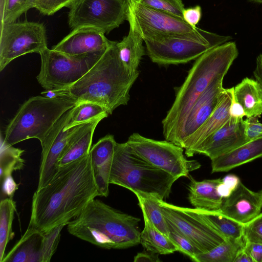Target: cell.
Returning a JSON list of instances; mask_svg holds the SVG:
<instances>
[{"instance_id":"29","label":"cell","mask_w":262,"mask_h":262,"mask_svg":"<svg viewBox=\"0 0 262 262\" xmlns=\"http://www.w3.org/2000/svg\"><path fill=\"white\" fill-rule=\"evenodd\" d=\"M243 237L237 239H227L212 250L197 254L195 262H234L238 253L244 248Z\"/></svg>"},{"instance_id":"46","label":"cell","mask_w":262,"mask_h":262,"mask_svg":"<svg viewBox=\"0 0 262 262\" xmlns=\"http://www.w3.org/2000/svg\"><path fill=\"white\" fill-rule=\"evenodd\" d=\"M159 254L148 251L138 253L134 258V262H160Z\"/></svg>"},{"instance_id":"19","label":"cell","mask_w":262,"mask_h":262,"mask_svg":"<svg viewBox=\"0 0 262 262\" xmlns=\"http://www.w3.org/2000/svg\"><path fill=\"white\" fill-rule=\"evenodd\" d=\"M116 144L114 136L107 135L91 147L89 152L94 179L101 196L107 197L109 194L110 175Z\"/></svg>"},{"instance_id":"11","label":"cell","mask_w":262,"mask_h":262,"mask_svg":"<svg viewBox=\"0 0 262 262\" xmlns=\"http://www.w3.org/2000/svg\"><path fill=\"white\" fill-rule=\"evenodd\" d=\"M0 71L15 58L31 53L40 54L47 47L42 23L12 22L0 25Z\"/></svg>"},{"instance_id":"14","label":"cell","mask_w":262,"mask_h":262,"mask_svg":"<svg viewBox=\"0 0 262 262\" xmlns=\"http://www.w3.org/2000/svg\"><path fill=\"white\" fill-rule=\"evenodd\" d=\"M72 108L66 112L57 121L42 142L41 158L37 189L46 185L58 172V161L67 143L73 127L65 128Z\"/></svg>"},{"instance_id":"35","label":"cell","mask_w":262,"mask_h":262,"mask_svg":"<svg viewBox=\"0 0 262 262\" xmlns=\"http://www.w3.org/2000/svg\"><path fill=\"white\" fill-rule=\"evenodd\" d=\"M165 219L169 229V238L178 247L179 252L187 256L194 261L196 255L201 253L200 251L170 221L166 218Z\"/></svg>"},{"instance_id":"27","label":"cell","mask_w":262,"mask_h":262,"mask_svg":"<svg viewBox=\"0 0 262 262\" xmlns=\"http://www.w3.org/2000/svg\"><path fill=\"white\" fill-rule=\"evenodd\" d=\"M234 93L247 117H260L262 114V88L256 80L244 78L234 87Z\"/></svg>"},{"instance_id":"28","label":"cell","mask_w":262,"mask_h":262,"mask_svg":"<svg viewBox=\"0 0 262 262\" xmlns=\"http://www.w3.org/2000/svg\"><path fill=\"white\" fill-rule=\"evenodd\" d=\"M144 227L141 232L140 244L148 252L162 255L172 254L179 251L178 247L169 238L158 230L142 212Z\"/></svg>"},{"instance_id":"39","label":"cell","mask_w":262,"mask_h":262,"mask_svg":"<svg viewBox=\"0 0 262 262\" xmlns=\"http://www.w3.org/2000/svg\"><path fill=\"white\" fill-rule=\"evenodd\" d=\"M75 0H37L35 9L40 13L51 15L63 7H69Z\"/></svg>"},{"instance_id":"25","label":"cell","mask_w":262,"mask_h":262,"mask_svg":"<svg viewBox=\"0 0 262 262\" xmlns=\"http://www.w3.org/2000/svg\"><path fill=\"white\" fill-rule=\"evenodd\" d=\"M128 23L129 30L127 35L121 41L117 42L116 45L120 60L125 71L133 75L139 72V65L145 53L143 38L133 24Z\"/></svg>"},{"instance_id":"2","label":"cell","mask_w":262,"mask_h":262,"mask_svg":"<svg viewBox=\"0 0 262 262\" xmlns=\"http://www.w3.org/2000/svg\"><path fill=\"white\" fill-rule=\"evenodd\" d=\"M116 44L112 41L94 66L74 84L63 89L45 90L42 94L49 98L66 96L78 102L95 103L104 107L108 114L118 106L127 105L130 90L139 72L133 75L127 73Z\"/></svg>"},{"instance_id":"45","label":"cell","mask_w":262,"mask_h":262,"mask_svg":"<svg viewBox=\"0 0 262 262\" xmlns=\"http://www.w3.org/2000/svg\"><path fill=\"white\" fill-rule=\"evenodd\" d=\"M1 182L3 193L7 195L8 198H12L14 193L18 189V185L12 176L6 178Z\"/></svg>"},{"instance_id":"38","label":"cell","mask_w":262,"mask_h":262,"mask_svg":"<svg viewBox=\"0 0 262 262\" xmlns=\"http://www.w3.org/2000/svg\"><path fill=\"white\" fill-rule=\"evenodd\" d=\"M243 236L246 242L262 244V213L244 225Z\"/></svg>"},{"instance_id":"5","label":"cell","mask_w":262,"mask_h":262,"mask_svg":"<svg viewBox=\"0 0 262 262\" xmlns=\"http://www.w3.org/2000/svg\"><path fill=\"white\" fill-rule=\"evenodd\" d=\"M178 179L137 155L126 142L117 143L110 175V184L120 186L133 193L164 200Z\"/></svg>"},{"instance_id":"10","label":"cell","mask_w":262,"mask_h":262,"mask_svg":"<svg viewBox=\"0 0 262 262\" xmlns=\"http://www.w3.org/2000/svg\"><path fill=\"white\" fill-rule=\"evenodd\" d=\"M127 0H75L69 7L68 24L73 30L93 27L109 33L127 20Z\"/></svg>"},{"instance_id":"6","label":"cell","mask_w":262,"mask_h":262,"mask_svg":"<svg viewBox=\"0 0 262 262\" xmlns=\"http://www.w3.org/2000/svg\"><path fill=\"white\" fill-rule=\"evenodd\" d=\"M78 102L66 96L32 97L19 108L1 139L9 146L31 138L37 139L41 143L60 117Z\"/></svg>"},{"instance_id":"24","label":"cell","mask_w":262,"mask_h":262,"mask_svg":"<svg viewBox=\"0 0 262 262\" xmlns=\"http://www.w3.org/2000/svg\"><path fill=\"white\" fill-rule=\"evenodd\" d=\"M188 199L194 208L210 211H219L223 199L217 191L221 179L196 181L189 177Z\"/></svg>"},{"instance_id":"33","label":"cell","mask_w":262,"mask_h":262,"mask_svg":"<svg viewBox=\"0 0 262 262\" xmlns=\"http://www.w3.org/2000/svg\"><path fill=\"white\" fill-rule=\"evenodd\" d=\"M142 212L146 214L154 226L160 232L168 236L169 229L167 221L161 210L158 198L151 195L136 193Z\"/></svg>"},{"instance_id":"41","label":"cell","mask_w":262,"mask_h":262,"mask_svg":"<svg viewBox=\"0 0 262 262\" xmlns=\"http://www.w3.org/2000/svg\"><path fill=\"white\" fill-rule=\"evenodd\" d=\"M258 117H247L244 120V133L247 142L262 137V123Z\"/></svg>"},{"instance_id":"31","label":"cell","mask_w":262,"mask_h":262,"mask_svg":"<svg viewBox=\"0 0 262 262\" xmlns=\"http://www.w3.org/2000/svg\"><path fill=\"white\" fill-rule=\"evenodd\" d=\"M108 115L106 109L98 104L88 101L79 102L72 108L71 115L65 128H70L101 116L107 117Z\"/></svg>"},{"instance_id":"15","label":"cell","mask_w":262,"mask_h":262,"mask_svg":"<svg viewBox=\"0 0 262 262\" xmlns=\"http://www.w3.org/2000/svg\"><path fill=\"white\" fill-rule=\"evenodd\" d=\"M224 76L214 78L196 100L188 113L177 137L174 144L182 147L185 140L195 133L213 112L225 90Z\"/></svg>"},{"instance_id":"21","label":"cell","mask_w":262,"mask_h":262,"mask_svg":"<svg viewBox=\"0 0 262 262\" xmlns=\"http://www.w3.org/2000/svg\"><path fill=\"white\" fill-rule=\"evenodd\" d=\"M105 116L73 127L67 143L58 161L59 167H63L88 155L90 152L94 131Z\"/></svg>"},{"instance_id":"44","label":"cell","mask_w":262,"mask_h":262,"mask_svg":"<svg viewBox=\"0 0 262 262\" xmlns=\"http://www.w3.org/2000/svg\"><path fill=\"white\" fill-rule=\"evenodd\" d=\"M229 113L230 116L235 119H243L244 116L246 117L243 107L235 98L234 87H233L232 91V98L229 108Z\"/></svg>"},{"instance_id":"7","label":"cell","mask_w":262,"mask_h":262,"mask_svg":"<svg viewBox=\"0 0 262 262\" xmlns=\"http://www.w3.org/2000/svg\"><path fill=\"white\" fill-rule=\"evenodd\" d=\"M127 20L133 24L144 40L178 38L216 47L232 38L192 27L184 19L128 0Z\"/></svg>"},{"instance_id":"37","label":"cell","mask_w":262,"mask_h":262,"mask_svg":"<svg viewBox=\"0 0 262 262\" xmlns=\"http://www.w3.org/2000/svg\"><path fill=\"white\" fill-rule=\"evenodd\" d=\"M153 9L163 11L183 19L185 9L182 0H136Z\"/></svg>"},{"instance_id":"18","label":"cell","mask_w":262,"mask_h":262,"mask_svg":"<svg viewBox=\"0 0 262 262\" xmlns=\"http://www.w3.org/2000/svg\"><path fill=\"white\" fill-rule=\"evenodd\" d=\"M105 33L93 27H80L73 29L52 49L66 54L81 55L105 51L112 41Z\"/></svg>"},{"instance_id":"47","label":"cell","mask_w":262,"mask_h":262,"mask_svg":"<svg viewBox=\"0 0 262 262\" xmlns=\"http://www.w3.org/2000/svg\"><path fill=\"white\" fill-rule=\"evenodd\" d=\"M255 80L262 88V54H260L256 57V67L253 72Z\"/></svg>"},{"instance_id":"43","label":"cell","mask_w":262,"mask_h":262,"mask_svg":"<svg viewBox=\"0 0 262 262\" xmlns=\"http://www.w3.org/2000/svg\"><path fill=\"white\" fill-rule=\"evenodd\" d=\"M244 249L251 256L254 262H262V244L246 242Z\"/></svg>"},{"instance_id":"16","label":"cell","mask_w":262,"mask_h":262,"mask_svg":"<svg viewBox=\"0 0 262 262\" xmlns=\"http://www.w3.org/2000/svg\"><path fill=\"white\" fill-rule=\"evenodd\" d=\"M247 142L243 119H229L194 149L193 155L203 154L210 159L222 155Z\"/></svg>"},{"instance_id":"36","label":"cell","mask_w":262,"mask_h":262,"mask_svg":"<svg viewBox=\"0 0 262 262\" xmlns=\"http://www.w3.org/2000/svg\"><path fill=\"white\" fill-rule=\"evenodd\" d=\"M67 224L57 226L51 229L42 232L43 239L42 251V262H49L56 251L60 238L61 231Z\"/></svg>"},{"instance_id":"8","label":"cell","mask_w":262,"mask_h":262,"mask_svg":"<svg viewBox=\"0 0 262 262\" xmlns=\"http://www.w3.org/2000/svg\"><path fill=\"white\" fill-rule=\"evenodd\" d=\"M105 51L71 55L47 48L39 54L41 68L37 81L45 90L69 87L81 79Z\"/></svg>"},{"instance_id":"42","label":"cell","mask_w":262,"mask_h":262,"mask_svg":"<svg viewBox=\"0 0 262 262\" xmlns=\"http://www.w3.org/2000/svg\"><path fill=\"white\" fill-rule=\"evenodd\" d=\"M202 16V9L199 5L184 9L183 13L184 20L192 27H196Z\"/></svg>"},{"instance_id":"23","label":"cell","mask_w":262,"mask_h":262,"mask_svg":"<svg viewBox=\"0 0 262 262\" xmlns=\"http://www.w3.org/2000/svg\"><path fill=\"white\" fill-rule=\"evenodd\" d=\"M43 239L42 232L28 226L2 262H42Z\"/></svg>"},{"instance_id":"13","label":"cell","mask_w":262,"mask_h":262,"mask_svg":"<svg viewBox=\"0 0 262 262\" xmlns=\"http://www.w3.org/2000/svg\"><path fill=\"white\" fill-rule=\"evenodd\" d=\"M144 41L150 60L161 65L186 63L196 59L206 52L215 47L192 40L178 38Z\"/></svg>"},{"instance_id":"40","label":"cell","mask_w":262,"mask_h":262,"mask_svg":"<svg viewBox=\"0 0 262 262\" xmlns=\"http://www.w3.org/2000/svg\"><path fill=\"white\" fill-rule=\"evenodd\" d=\"M241 182L239 178L233 174L225 176L217 186V191L220 195L224 199L232 193Z\"/></svg>"},{"instance_id":"49","label":"cell","mask_w":262,"mask_h":262,"mask_svg":"<svg viewBox=\"0 0 262 262\" xmlns=\"http://www.w3.org/2000/svg\"><path fill=\"white\" fill-rule=\"evenodd\" d=\"M7 0H0V17L3 15Z\"/></svg>"},{"instance_id":"50","label":"cell","mask_w":262,"mask_h":262,"mask_svg":"<svg viewBox=\"0 0 262 262\" xmlns=\"http://www.w3.org/2000/svg\"><path fill=\"white\" fill-rule=\"evenodd\" d=\"M249 2L262 4V0H248Z\"/></svg>"},{"instance_id":"26","label":"cell","mask_w":262,"mask_h":262,"mask_svg":"<svg viewBox=\"0 0 262 262\" xmlns=\"http://www.w3.org/2000/svg\"><path fill=\"white\" fill-rule=\"evenodd\" d=\"M182 208L186 212L198 217L209 225L225 239H237L244 237V224L225 215L219 211L183 207Z\"/></svg>"},{"instance_id":"30","label":"cell","mask_w":262,"mask_h":262,"mask_svg":"<svg viewBox=\"0 0 262 262\" xmlns=\"http://www.w3.org/2000/svg\"><path fill=\"white\" fill-rule=\"evenodd\" d=\"M16 203L12 198H7L2 200L0 203V262H2L5 256L7 244L13 237L12 223Z\"/></svg>"},{"instance_id":"9","label":"cell","mask_w":262,"mask_h":262,"mask_svg":"<svg viewBox=\"0 0 262 262\" xmlns=\"http://www.w3.org/2000/svg\"><path fill=\"white\" fill-rule=\"evenodd\" d=\"M126 143L148 163L178 179L188 177L190 171L201 166L198 161L186 158L183 148L166 140H156L133 133Z\"/></svg>"},{"instance_id":"32","label":"cell","mask_w":262,"mask_h":262,"mask_svg":"<svg viewBox=\"0 0 262 262\" xmlns=\"http://www.w3.org/2000/svg\"><path fill=\"white\" fill-rule=\"evenodd\" d=\"M25 150L6 145L1 140L0 178L2 181L6 178L12 176L13 171L22 169L25 161L21 158Z\"/></svg>"},{"instance_id":"12","label":"cell","mask_w":262,"mask_h":262,"mask_svg":"<svg viewBox=\"0 0 262 262\" xmlns=\"http://www.w3.org/2000/svg\"><path fill=\"white\" fill-rule=\"evenodd\" d=\"M165 218L194 245L201 253L207 252L223 242L225 238L205 222L177 206L158 199Z\"/></svg>"},{"instance_id":"3","label":"cell","mask_w":262,"mask_h":262,"mask_svg":"<svg viewBox=\"0 0 262 262\" xmlns=\"http://www.w3.org/2000/svg\"><path fill=\"white\" fill-rule=\"evenodd\" d=\"M238 54L235 42L227 41L208 50L195 60L183 83L176 91L174 102L162 121L166 140L174 143L196 100L214 78L226 75Z\"/></svg>"},{"instance_id":"4","label":"cell","mask_w":262,"mask_h":262,"mask_svg":"<svg viewBox=\"0 0 262 262\" xmlns=\"http://www.w3.org/2000/svg\"><path fill=\"white\" fill-rule=\"evenodd\" d=\"M140 221L94 199L67 224V229L71 235L98 247L123 249L140 244Z\"/></svg>"},{"instance_id":"20","label":"cell","mask_w":262,"mask_h":262,"mask_svg":"<svg viewBox=\"0 0 262 262\" xmlns=\"http://www.w3.org/2000/svg\"><path fill=\"white\" fill-rule=\"evenodd\" d=\"M232 89L233 87L225 89L219 102L211 115L201 127L184 142L182 148L187 157H192L197 146L229 119Z\"/></svg>"},{"instance_id":"34","label":"cell","mask_w":262,"mask_h":262,"mask_svg":"<svg viewBox=\"0 0 262 262\" xmlns=\"http://www.w3.org/2000/svg\"><path fill=\"white\" fill-rule=\"evenodd\" d=\"M37 0H7L0 25L14 22L23 14L35 8Z\"/></svg>"},{"instance_id":"22","label":"cell","mask_w":262,"mask_h":262,"mask_svg":"<svg viewBox=\"0 0 262 262\" xmlns=\"http://www.w3.org/2000/svg\"><path fill=\"white\" fill-rule=\"evenodd\" d=\"M262 157V137L211 159L212 172L228 171Z\"/></svg>"},{"instance_id":"48","label":"cell","mask_w":262,"mask_h":262,"mask_svg":"<svg viewBox=\"0 0 262 262\" xmlns=\"http://www.w3.org/2000/svg\"><path fill=\"white\" fill-rule=\"evenodd\" d=\"M234 262H254V261L244 248L238 253Z\"/></svg>"},{"instance_id":"51","label":"cell","mask_w":262,"mask_h":262,"mask_svg":"<svg viewBox=\"0 0 262 262\" xmlns=\"http://www.w3.org/2000/svg\"><path fill=\"white\" fill-rule=\"evenodd\" d=\"M127 1H128V0H127Z\"/></svg>"},{"instance_id":"17","label":"cell","mask_w":262,"mask_h":262,"mask_svg":"<svg viewBox=\"0 0 262 262\" xmlns=\"http://www.w3.org/2000/svg\"><path fill=\"white\" fill-rule=\"evenodd\" d=\"M261 209L262 191H253L241 181L230 195L223 199L219 211L244 225L258 215Z\"/></svg>"},{"instance_id":"1","label":"cell","mask_w":262,"mask_h":262,"mask_svg":"<svg viewBox=\"0 0 262 262\" xmlns=\"http://www.w3.org/2000/svg\"><path fill=\"white\" fill-rule=\"evenodd\" d=\"M97 196L100 195L89 154L59 167L50 182L37 189L28 226L45 232L68 224Z\"/></svg>"}]
</instances>
